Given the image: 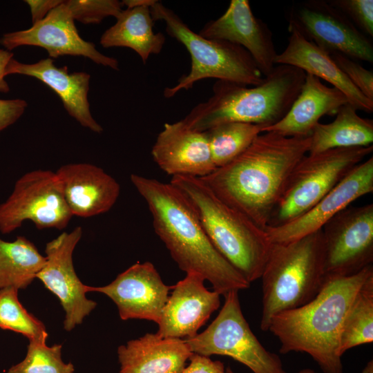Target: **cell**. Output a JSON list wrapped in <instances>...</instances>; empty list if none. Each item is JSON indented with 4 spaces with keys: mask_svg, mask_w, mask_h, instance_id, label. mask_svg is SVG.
<instances>
[{
    "mask_svg": "<svg viewBox=\"0 0 373 373\" xmlns=\"http://www.w3.org/2000/svg\"><path fill=\"white\" fill-rule=\"evenodd\" d=\"M82 236V227L63 232L46 245V263L37 278L59 300L65 311L64 328L70 332L81 324L97 306L88 299L86 285L78 278L73 266V254Z\"/></svg>",
    "mask_w": 373,
    "mask_h": 373,
    "instance_id": "13",
    "label": "cell"
},
{
    "mask_svg": "<svg viewBox=\"0 0 373 373\" xmlns=\"http://www.w3.org/2000/svg\"><path fill=\"white\" fill-rule=\"evenodd\" d=\"M290 35L285 50L277 54L275 64L291 66L323 79L341 91L356 110L371 113L373 101L366 97L338 68L329 53L288 28Z\"/></svg>",
    "mask_w": 373,
    "mask_h": 373,
    "instance_id": "22",
    "label": "cell"
},
{
    "mask_svg": "<svg viewBox=\"0 0 373 373\" xmlns=\"http://www.w3.org/2000/svg\"><path fill=\"white\" fill-rule=\"evenodd\" d=\"M325 276H350L372 265L373 204L344 209L321 229Z\"/></svg>",
    "mask_w": 373,
    "mask_h": 373,
    "instance_id": "11",
    "label": "cell"
},
{
    "mask_svg": "<svg viewBox=\"0 0 373 373\" xmlns=\"http://www.w3.org/2000/svg\"><path fill=\"white\" fill-rule=\"evenodd\" d=\"M373 341V274L362 285L343 323L339 353Z\"/></svg>",
    "mask_w": 373,
    "mask_h": 373,
    "instance_id": "28",
    "label": "cell"
},
{
    "mask_svg": "<svg viewBox=\"0 0 373 373\" xmlns=\"http://www.w3.org/2000/svg\"><path fill=\"white\" fill-rule=\"evenodd\" d=\"M265 126L245 122H227L206 131L213 162L222 167L243 153Z\"/></svg>",
    "mask_w": 373,
    "mask_h": 373,
    "instance_id": "29",
    "label": "cell"
},
{
    "mask_svg": "<svg viewBox=\"0 0 373 373\" xmlns=\"http://www.w3.org/2000/svg\"><path fill=\"white\" fill-rule=\"evenodd\" d=\"M189 360V365L180 373H227L221 361H213L209 356L193 353Z\"/></svg>",
    "mask_w": 373,
    "mask_h": 373,
    "instance_id": "36",
    "label": "cell"
},
{
    "mask_svg": "<svg viewBox=\"0 0 373 373\" xmlns=\"http://www.w3.org/2000/svg\"><path fill=\"white\" fill-rule=\"evenodd\" d=\"M74 20L84 24L99 23L107 17H117L122 3L117 0L64 1Z\"/></svg>",
    "mask_w": 373,
    "mask_h": 373,
    "instance_id": "32",
    "label": "cell"
},
{
    "mask_svg": "<svg viewBox=\"0 0 373 373\" xmlns=\"http://www.w3.org/2000/svg\"><path fill=\"white\" fill-rule=\"evenodd\" d=\"M0 328L21 334L29 340L48 338L44 323L30 314L18 299V289H0Z\"/></svg>",
    "mask_w": 373,
    "mask_h": 373,
    "instance_id": "30",
    "label": "cell"
},
{
    "mask_svg": "<svg viewBox=\"0 0 373 373\" xmlns=\"http://www.w3.org/2000/svg\"><path fill=\"white\" fill-rule=\"evenodd\" d=\"M27 106L26 101L21 99H0V131L15 123Z\"/></svg>",
    "mask_w": 373,
    "mask_h": 373,
    "instance_id": "35",
    "label": "cell"
},
{
    "mask_svg": "<svg viewBox=\"0 0 373 373\" xmlns=\"http://www.w3.org/2000/svg\"><path fill=\"white\" fill-rule=\"evenodd\" d=\"M156 0H124L122 1V5L126 6V8H131L135 6H139L142 5L151 6L155 2Z\"/></svg>",
    "mask_w": 373,
    "mask_h": 373,
    "instance_id": "39",
    "label": "cell"
},
{
    "mask_svg": "<svg viewBox=\"0 0 373 373\" xmlns=\"http://www.w3.org/2000/svg\"><path fill=\"white\" fill-rule=\"evenodd\" d=\"M204 278L189 273L172 286L156 334L162 338H189L198 334L220 305V295L208 290Z\"/></svg>",
    "mask_w": 373,
    "mask_h": 373,
    "instance_id": "18",
    "label": "cell"
},
{
    "mask_svg": "<svg viewBox=\"0 0 373 373\" xmlns=\"http://www.w3.org/2000/svg\"><path fill=\"white\" fill-rule=\"evenodd\" d=\"M349 103L338 89L324 84L317 77L306 73L305 82L287 114L263 132H274L285 137H309L324 115H334Z\"/></svg>",
    "mask_w": 373,
    "mask_h": 373,
    "instance_id": "23",
    "label": "cell"
},
{
    "mask_svg": "<svg viewBox=\"0 0 373 373\" xmlns=\"http://www.w3.org/2000/svg\"><path fill=\"white\" fill-rule=\"evenodd\" d=\"M13 56L14 54L11 51L0 49V93H7L10 91V86L5 79V71Z\"/></svg>",
    "mask_w": 373,
    "mask_h": 373,
    "instance_id": "38",
    "label": "cell"
},
{
    "mask_svg": "<svg viewBox=\"0 0 373 373\" xmlns=\"http://www.w3.org/2000/svg\"><path fill=\"white\" fill-rule=\"evenodd\" d=\"M309 146L310 136L265 132L233 160L200 179L224 203L265 229Z\"/></svg>",
    "mask_w": 373,
    "mask_h": 373,
    "instance_id": "1",
    "label": "cell"
},
{
    "mask_svg": "<svg viewBox=\"0 0 373 373\" xmlns=\"http://www.w3.org/2000/svg\"><path fill=\"white\" fill-rule=\"evenodd\" d=\"M73 215L55 172L37 169L23 175L0 204V233H10L26 220L38 229H63Z\"/></svg>",
    "mask_w": 373,
    "mask_h": 373,
    "instance_id": "10",
    "label": "cell"
},
{
    "mask_svg": "<svg viewBox=\"0 0 373 373\" xmlns=\"http://www.w3.org/2000/svg\"><path fill=\"white\" fill-rule=\"evenodd\" d=\"M372 274L371 265L352 276H325L311 301L274 316L268 331L278 338L280 352L307 353L324 373H343L339 353L343 323L358 291Z\"/></svg>",
    "mask_w": 373,
    "mask_h": 373,
    "instance_id": "3",
    "label": "cell"
},
{
    "mask_svg": "<svg viewBox=\"0 0 373 373\" xmlns=\"http://www.w3.org/2000/svg\"><path fill=\"white\" fill-rule=\"evenodd\" d=\"M288 28L329 54L337 52L373 62V45L370 37L328 1L308 0L294 3L288 12Z\"/></svg>",
    "mask_w": 373,
    "mask_h": 373,
    "instance_id": "12",
    "label": "cell"
},
{
    "mask_svg": "<svg viewBox=\"0 0 373 373\" xmlns=\"http://www.w3.org/2000/svg\"><path fill=\"white\" fill-rule=\"evenodd\" d=\"M362 373H373V361H370L364 369L362 371Z\"/></svg>",
    "mask_w": 373,
    "mask_h": 373,
    "instance_id": "40",
    "label": "cell"
},
{
    "mask_svg": "<svg viewBox=\"0 0 373 373\" xmlns=\"http://www.w3.org/2000/svg\"><path fill=\"white\" fill-rule=\"evenodd\" d=\"M373 191V157L354 166L347 175L300 217L277 227H265L272 244H286L322 229L338 213Z\"/></svg>",
    "mask_w": 373,
    "mask_h": 373,
    "instance_id": "16",
    "label": "cell"
},
{
    "mask_svg": "<svg viewBox=\"0 0 373 373\" xmlns=\"http://www.w3.org/2000/svg\"><path fill=\"white\" fill-rule=\"evenodd\" d=\"M189 200L219 253L249 283L261 277L272 243L265 229L221 200L199 178L170 182Z\"/></svg>",
    "mask_w": 373,
    "mask_h": 373,
    "instance_id": "5",
    "label": "cell"
},
{
    "mask_svg": "<svg viewBox=\"0 0 373 373\" xmlns=\"http://www.w3.org/2000/svg\"><path fill=\"white\" fill-rule=\"evenodd\" d=\"M46 263L35 245L24 236L8 242L0 238V289L26 288Z\"/></svg>",
    "mask_w": 373,
    "mask_h": 373,
    "instance_id": "27",
    "label": "cell"
},
{
    "mask_svg": "<svg viewBox=\"0 0 373 373\" xmlns=\"http://www.w3.org/2000/svg\"><path fill=\"white\" fill-rule=\"evenodd\" d=\"M334 62L350 82L369 99L373 101V73L342 54H330Z\"/></svg>",
    "mask_w": 373,
    "mask_h": 373,
    "instance_id": "34",
    "label": "cell"
},
{
    "mask_svg": "<svg viewBox=\"0 0 373 373\" xmlns=\"http://www.w3.org/2000/svg\"><path fill=\"white\" fill-rule=\"evenodd\" d=\"M373 120L363 118L350 103L343 105L335 119L328 124L320 122L310 135L309 154L339 149L372 146Z\"/></svg>",
    "mask_w": 373,
    "mask_h": 373,
    "instance_id": "26",
    "label": "cell"
},
{
    "mask_svg": "<svg viewBox=\"0 0 373 373\" xmlns=\"http://www.w3.org/2000/svg\"><path fill=\"white\" fill-rule=\"evenodd\" d=\"M328 1L341 10L360 31L368 37H372V0H332Z\"/></svg>",
    "mask_w": 373,
    "mask_h": 373,
    "instance_id": "33",
    "label": "cell"
},
{
    "mask_svg": "<svg viewBox=\"0 0 373 373\" xmlns=\"http://www.w3.org/2000/svg\"><path fill=\"white\" fill-rule=\"evenodd\" d=\"M192 354L184 339L147 333L119 346V373H180Z\"/></svg>",
    "mask_w": 373,
    "mask_h": 373,
    "instance_id": "24",
    "label": "cell"
},
{
    "mask_svg": "<svg viewBox=\"0 0 373 373\" xmlns=\"http://www.w3.org/2000/svg\"><path fill=\"white\" fill-rule=\"evenodd\" d=\"M35 77L54 90L68 113L82 126L100 133L103 128L95 120L88 99L90 75L85 72L68 73V68L57 67L52 59H42L33 64L21 63L12 58L5 71L9 75Z\"/></svg>",
    "mask_w": 373,
    "mask_h": 373,
    "instance_id": "21",
    "label": "cell"
},
{
    "mask_svg": "<svg viewBox=\"0 0 373 373\" xmlns=\"http://www.w3.org/2000/svg\"><path fill=\"white\" fill-rule=\"evenodd\" d=\"M153 20L165 23L169 35L184 46L191 56V68L178 83L164 90L171 98L207 78L246 86L260 84L264 77L249 53L242 47L224 40L203 37L192 30L171 9L158 1L150 7Z\"/></svg>",
    "mask_w": 373,
    "mask_h": 373,
    "instance_id": "7",
    "label": "cell"
},
{
    "mask_svg": "<svg viewBox=\"0 0 373 373\" xmlns=\"http://www.w3.org/2000/svg\"><path fill=\"white\" fill-rule=\"evenodd\" d=\"M305 77V72L300 68L278 64L257 86L217 80L211 97L195 106L182 121L189 128L201 132L227 122L267 128L287 114Z\"/></svg>",
    "mask_w": 373,
    "mask_h": 373,
    "instance_id": "4",
    "label": "cell"
},
{
    "mask_svg": "<svg viewBox=\"0 0 373 373\" xmlns=\"http://www.w3.org/2000/svg\"><path fill=\"white\" fill-rule=\"evenodd\" d=\"M73 216L90 218L108 211L120 193L119 183L89 163L62 165L55 172Z\"/></svg>",
    "mask_w": 373,
    "mask_h": 373,
    "instance_id": "20",
    "label": "cell"
},
{
    "mask_svg": "<svg viewBox=\"0 0 373 373\" xmlns=\"http://www.w3.org/2000/svg\"><path fill=\"white\" fill-rule=\"evenodd\" d=\"M63 2L62 0H26L30 8L32 24L43 19L52 10Z\"/></svg>",
    "mask_w": 373,
    "mask_h": 373,
    "instance_id": "37",
    "label": "cell"
},
{
    "mask_svg": "<svg viewBox=\"0 0 373 373\" xmlns=\"http://www.w3.org/2000/svg\"><path fill=\"white\" fill-rule=\"evenodd\" d=\"M227 373H235L229 367L226 370ZM298 373H318L312 369L305 368L299 371Z\"/></svg>",
    "mask_w": 373,
    "mask_h": 373,
    "instance_id": "41",
    "label": "cell"
},
{
    "mask_svg": "<svg viewBox=\"0 0 373 373\" xmlns=\"http://www.w3.org/2000/svg\"><path fill=\"white\" fill-rule=\"evenodd\" d=\"M372 151V145L305 155L290 174L268 226L283 225L305 213Z\"/></svg>",
    "mask_w": 373,
    "mask_h": 373,
    "instance_id": "8",
    "label": "cell"
},
{
    "mask_svg": "<svg viewBox=\"0 0 373 373\" xmlns=\"http://www.w3.org/2000/svg\"><path fill=\"white\" fill-rule=\"evenodd\" d=\"M151 6L142 5L122 10L115 23L102 35L99 43L104 48L125 47L138 54L144 64L151 55L162 51L166 37L155 32Z\"/></svg>",
    "mask_w": 373,
    "mask_h": 373,
    "instance_id": "25",
    "label": "cell"
},
{
    "mask_svg": "<svg viewBox=\"0 0 373 373\" xmlns=\"http://www.w3.org/2000/svg\"><path fill=\"white\" fill-rule=\"evenodd\" d=\"M321 229L286 244H272L261 275L260 329L267 332L276 314L303 306L321 289L323 267Z\"/></svg>",
    "mask_w": 373,
    "mask_h": 373,
    "instance_id": "6",
    "label": "cell"
},
{
    "mask_svg": "<svg viewBox=\"0 0 373 373\" xmlns=\"http://www.w3.org/2000/svg\"><path fill=\"white\" fill-rule=\"evenodd\" d=\"M46 339H30L26 357L6 373H74L73 364L62 360L61 345L48 346Z\"/></svg>",
    "mask_w": 373,
    "mask_h": 373,
    "instance_id": "31",
    "label": "cell"
},
{
    "mask_svg": "<svg viewBox=\"0 0 373 373\" xmlns=\"http://www.w3.org/2000/svg\"><path fill=\"white\" fill-rule=\"evenodd\" d=\"M74 21L63 1L30 28L3 35L0 44L10 51L22 46L43 48L51 59L64 55L83 56L97 64L118 70V61L101 53L93 42L83 39Z\"/></svg>",
    "mask_w": 373,
    "mask_h": 373,
    "instance_id": "14",
    "label": "cell"
},
{
    "mask_svg": "<svg viewBox=\"0 0 373 373\" xmlns=\"http://www.w3.org/2000/svg\"><path fill=\"white\" fill-rule=\"evenodd\" d=\"M199 35L242 47L264 77L276 66L278 53L272 32L264 21L254 15L247 0H231L226 11L218 19L207 23Z\"/></svg>",
    "mask_w": 373,
    "mask_h": 373,
    "instance_id": "17",
    "label": "cell"
},
{
    "mask_svg": "<svg viewBox=\"0 0 373 373\" xmlns=\"http://www.w3.org/2000/svg\"><path fill=\"white\" fill-rule=\"evenodd\" d=\"M172 286L166 285L150 262H136L103 287L86 285L87 292L105 294L116 305L122 320L159 323Z\"/></svg>",
    "mask_w": 373,
    "mask_h": 373,
    "instance_id": "15",
    "label": "cell"
},
{
    "mask_svg": "<svg viewBox=\"0 0 373 373\" xmlns=\"http://www.w3.org/2000/svg\"><path fill=\"white\" fill-rule=\"evenodd\" d=\"M130 178L149 207L155 232L182 271L200 274L224 296L250 287L213 246L190 202L178 188L137 174Z\"/></svg>",
    "mask_w": 373,
    "mask_h": 373,
    "instance_id": "2",
    "label": "cell"
},
{
    "mask_svg": "<svg viewBox=\"0 0 373 373\" xmlns=\"http://www.w3.org/2000/svg\"><path fill=\"white\" fill-rule=\"evenodd\" d=\"M157 165L173 176L202 178L216 168L206 131L189 128L182 120L165 123L151 149Z\"/></svg>",
    "mask_w": 373,
    "mask_h": 373,
    "instance_id": "19",
    "label": "cell"
},
{
    "mask_svg": "<svg viewBox=\"0 0 373 373\" xmlns=\"http://www.w3.org/2000/svg\"><path fill=\"white\" fill-rule=\"evenodd\" d=\"M238 292L227 294L216 318L202 332L184 339L185 343L193 353L230 356L254 373H287L278 355L267 351L252 332Z\"/></svg>",
    "mask_w": 373,
    "mask_h": 373,
    "instance_id": "9",
    "label": "cell"
}]
</instances>
